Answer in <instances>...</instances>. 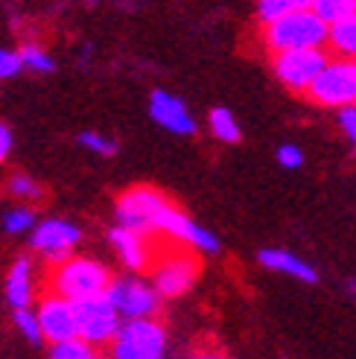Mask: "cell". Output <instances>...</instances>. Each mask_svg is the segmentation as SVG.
I'll list each match as a JSON object with an SVG mask.
<instances>
[{"mask_svg":"<svg viewBox=\"0 0 356 359\" xmlns=\"http://www.w3.org/2000/svg\"><path fill=\"white\" fill-rule=\"evenodd\" d=\"M111 283L109 269L91 257H67L50 272V295H59L70 304L105 295Z\"/></svg>","mask_w":356,"mask_h":359,"instance_id":"1","label":"cell"},{"mask_svg":"<svg viewBox=\"0 0 356 359\" xmlns=\"http://www.w3.org/2000/svg\"><path fill=\"white\" fill-rule=\"evenodd\" d=\"M263 41L275 56L278 53H289V50H324L327 44V27L318 21L315 12L298 9L278 18V21L263 27Z\"/></svg>","mask_w":356,"mask_h":359,"instance_id":"2","label":"cell"},{"mask_svg":"<svg viewBox=\"0 0 356 359\" xmlns=\"http://www.w3.org/2000/svg\"><path fill=\"white\" fill-rule=\"evenodd\" d=\"M149 269H152L149 286L155 290V295L158 298H178L196 283V278L202 272V263L187 248H170V251L155 255Z\"/></svg>","mask_w":356,"mask_h":359,"instance_id":"3","label":"cell"},{"mask_svg":"<svg viewBox=\"0 0 356 359\" xmlns=\"http://www.w3.org/2000/svg\"><path fill=\"white\" fill-rule=\"evenodd\" d=\"M109 359H164L167 353V330L161 321L140 318L120 325L117 336L111 339Z\"/></svg>","mask_w":356,"mask_h":359,"instance_id":"4","label":"cell"},{"mask_svg":"<svg viewBox=\"0 0 356 359\" xmlns=\"http://www.w3.org/2000/svg\"><path fill=\"white\" fill-rule=\"evenodd\" d=\"M307 97L315 105L327 109H353L356 105V62L353 59H330L327 67L310 85Z\"/></svg>","mask_w":356,"mask_h":359,"instance_id":"5","label":"cell"},{"mask_svg":"<svg viewBox=\"0 0 356 359\" xmlns=\"http://www.w3.org/2000/svg\"><path fill=\"white\" fill-rule=\"evenodd\" d=\"M327 62H330L327 50H289V53H278L272 59V70L289 91L307 94L318 74L327 67Z\"/></svg>","mask_w":356,"mask_h":359,"instance_id":"6","label":"cell"},{"mask_svg":"<svg viewBox=\"0 0 356 359\" xmlns=\"http://www.w3.org/2000/svg\"><path fill=\"white\" fill-rule=\"evenodd\" d=\"M74 318H76V339H82L85 345L111 342L120 330V316L105 295L74 304Z\"/></svg>","mask_w":356,"mask_h":359,"instance_id":"7","label":"cell"},{"mask_svg":"<svg viewBox=\"0 0 356 359\" xmlns=\"http://www.w3.org/2000/svg\"><path fill=\"white\" fill-rule=\"evenodd\" d=\"M105 298L117 310V316H123L126 321L152 318L158 313V301H161L152 286L140 278H114L105 290Z\"/></svg>","mask_w":356,"mask_h":359,"instance_id":"8","label":"cell"},{"mask_svg":"<svg viewBox=\"0 0 356 359\" xmlns=\"http://www.w3.org/2000/svg\"><path fill=\"white\" fill-rule=\"evenodd\" d=\"M164 199H167V196L161 190H155V187H146V184L129 187L117 199L120 228L135 231V234H140V237H149L152 234V213H155V208L161 205Z\"/></svg>","mask_w":356,"mask_h":359,"instance_id":"9","label":"cell"},{"mask_svg":"<svg viewBox=\"0 0 356 359\" xmlns=\"http://www.w3.org/2000/svg\"><path fill=\"white\" fill-rule=\"evenodd\" d=\"M79 237H82V234H79L76 225H70V222H64V219H47V222H41V225H35L29 245L39 251V255H44L50 263L59 266L62 260L70 257V251L76 248Z\"/></svg>","mask_w":356,"mask_h":359,"instance_id":"10","label":"cell"},{"mask_svg":"<svg viewBox=\"0 0 356 359\" xmlns=\"http://www.w3.org/2000/svg\"><path fill=\"white\" fill-rule=\"evenodd\" d=\"M39 327H41V336L50 339L53 345H62V342H70L76 339V318H74V304L59 298V295H44L41 304H39Z\"/></svg>","mask_w":356,"mask_h":359,"instance_id":"11","label":"cell"},{"mask_svg":"<svg viewBox=\"0 0 356 359\" xmlns=\"http://www.w3.org/2000/svg\"><path fill=\"white\" fill-rule=\"evenodd\" d=\"M149 114L155 123H161L164 129L175 132V135H196V123L187 111V105L167 94V91H152L149 97Z\"/></svg>","mask_w":356,"mask_h":359,"instance_id":"12","label":"cell"},{"mask_svg":"<svg viewBox=\"0 0 356 359\" xmlns=\"http://www.w3.org/2000/svg\"><path fill=\"white\" fill-rule=\"evenodd\" d=\"M109 240H111L114 251L120 255V260L126 263L132 272H144V269L152 266L155 245L149 243V237H140V234H135V231H126V228L117 225L111 234H109Z\"/></svg>","mask_w":356,"mask_h":359,"instance_id":"13","label":"cell"},{"mask_svg":"<svg viewBox=\"0 0 356 359\" xmlns=\"http://www.w3.org/2000/svg\"><path fill=\"white\" fill-rule=\"evenodd\" d=\"M6 301L12 310H29L32 301V260L24 255L18 257L6 275Z\"/></svg>","mask_w":356,"mask_h":359,"instance_id":"14","label":"cell"},{"mask_svg":"<svg viewBox=\"0 0 356 359\" xmlns=\"http://www.w3.org/2000/svg\"><path fill=\"white\" fill-rule=\"evenodd\" d=\"M260 263H263L266 269H275V272H287V275H292V278H298V280H307V283H315V280H318V272H315L310 263H304L301 257L289 255V251H280V248H266V251H260Z\"/></svg>","mask_w":356,"mask_h":359,"instance_id":"15","label":"cell"},{"mask_svg":"<svg viewBox=\"0 0 356 359\" xmlns=\"http://www.w3.org/2000/svg\"><path fill=\"white\" fill-rule=\"evenodd\" d=\"M327 44L336 53V59H353L356 62V12L345 18L342 24L327 29Z\"/></svg>","mask_w":356,"mask_h":359,"instance_id":"16","label":"cell"},{"mask_svg":"<svg viewBox=\"0 0 356 359\" xmlns=\"http://www.w3.org/2000/svg\"><path fill=\"white\" fill-rule=\"evenodd\" d=\"M310 9L315 12L318 21L330 29L356 12V0H315V4H310Z\"/></svg>","mask_w":356,"mask_h":359,"instance_id":"17","label":"cell"},{"mask_svg":"<svg viewBox=\"0 0 356 359\" xmlns=\"http://www.w3.org/2000/svg\"><path fill=\"white\" fill-rule=\"evenodd\" d=\"M210 129H213V135H217L222 143H237L242 137L234 114H231L228 109H213L210 111Z\"/></svg>","mask_w":356,"mask_h":359,"instance_id":"18","label":"cell"},{"mask_svg":"<svg viewBox=\"0 0 356 359\" xmlns=\"http://www.w3.org/2000/svg\"><path fill=\"white\" fill-rule=\"evenodd\" d=\"M307 6H310L307 0H263V4L257 6V18H260L263 27H266V24L278 21V18H283V15L298 12V9H307Z\"/></svg>","mask_w":356,"mask_h":359,"instance_id":"19","label":"cell"},{"mask_svg":"<svg viewBox=\"0 0 356 359\" xmlns=\"http://www.w3.org/2000/svg\"><path fill=\"white\" fill-rule=\"evenodd\" d=\"M18 59H21V67H29V70H35V74H50V70L56 67L53 59L39 44H24L21 50H18Z\"/></svg>","mask_w":356,"mask_h":359,"instance_id":"20","label":"cell"},{"mask_svg":"<svg viewBox=\"0 0 356 359\" xmlns=\"http://www.w3.org/2000/svg\"><path fill=\"white\" fill-rule=\"evenodd\" d=\"M50 359H94V348L85 345L82 339H70V342L53 345Z\"/></svg>","mask_w":356,"mask_h":359,"instance_id":"21","label":"cell"},{"mask_svg":"<svg viewBox=\"0 0 356 359\" xmlns=\"http://www.w3.org/2000/svg\"><path fill=\"white\" fill-rule=\"evenodd\" d=\"M35 225V213L29 208H15L4 217V231L6 234H21V231H29Z\"/></svg>","mask_w":356,"mask_h":359,"instance_id":"22","label":"cell"},{"mask_svg":"<svg viewBox=\"0 0 356 359\" xmlns=\"http://www.w3.org/2000/svg\"><path fill=\"white\" fill-rule=\"evenodd\" d=\"M15 327L21 330V336H27V342H32V345L41 342V327H39V318H35L32 310H15Z\"/></svg>","mask_w":356,"mask_h":359,"instance_id":"23","label":"cell"},{"mask_svg":"<svg viewBox=\"0 0 356 359\" xmlns=\"http://www.w3.org/2000/svg\"><path fill=\"white\" fill-rule=\"evenodd\" d=\"M9 193L18 196V199H41V187L24 172H18V175L9 178Z\"/></svg>","mask_w":356,"mask_h":359,"instance_id":"24","label":"cell"},{"mask_svg":"<svg viewBox=\"0 0 356 359\" xmlns=\"http://www.w3.org/2000/svg\"><path fill=\"white\" fill-rule=\"evenodd\" d=\"M79 143H82L85 149L97 152V155H114L117 152V143L109 140V137H102V135H97V132H82L79 135Z\"/></svg>","mask_w":356,"mask_h":359,"instance_id":"25","label":"cell"},{"mask_svg":"<svg viewBox=\"0 0 356 359\" xmlns=\"http://www.w3.org/2000/svg\"><path fill=\"white\" fill-rule=\"evenodd\" d=\"M18 70H21V59H18V53L0 47V79H12Z\"/></svg>","mask_w":356,"mask_h":359,"instance_id":"26","label":"cell"},{"mask_svg":"<svg viewBox=\"0 0 356 359\" xmlns=\"http://www.w3.org/2000/svg\"><path fill=\"white\" fill-rule=\"evenodd\" d=\"M278 161H280L283 167L298 170L301 164H304V152H301L298 147H292V143H283V147L278 149Z\"/></svg>","mask_w":356,"mask_h":359,"instance_id":"27","label":"cell"},{"mask_svg":"<svg viewBox=\"0 0 356 359\" xmlns=\"http://www.w3.org/2000/svg\"><path fill=\"white\" fill-rule=\"evenodd\" d=\"M339 120H342V129L348 132V137L356 143V105H353V109H342Z\"/></svg>","mask_w":356,"mask_h":359,"instance_id":"28","label":"cell"},{"mask_svg":"<svg viewBox=\"0 0 356 359\" xmlns=\"http://www.w3.org/2000/svg\"><path fill=\"white\" fill-rule=\"evenodd\" d=\"M9 149H12V132H9V126H6V123H0V164L6 161Z\"/></svg>","mask_w":356,"mask_h":359,"instance_id":"29","label":"cell"},{"mask_svg":"<svg viewBox=\"0 0 356 359\" xmlns=\"http://www.w3.org/2000/svg\"><path fill=\"white\" fill-rule=\"evenodd\" d=\"M190 359H225L219 351H199V353H193Z\"/></svg>","mask_w":356,"mask_h":359,"instance_id":"30","label":"cell"},{"mask_svg":"<svg viewBox=\"0 0 356 359\" xmlns=\"http://www.w3.org/2000/svg\"><path fill=\"white\" fill-rule=\"evenodd\" d=\"M94 359H109V356H97V353H94Z\"/></svg>","mask_w":356,"mask_h":359,"instance_id":"31","label":"cell"}]
</instances>
